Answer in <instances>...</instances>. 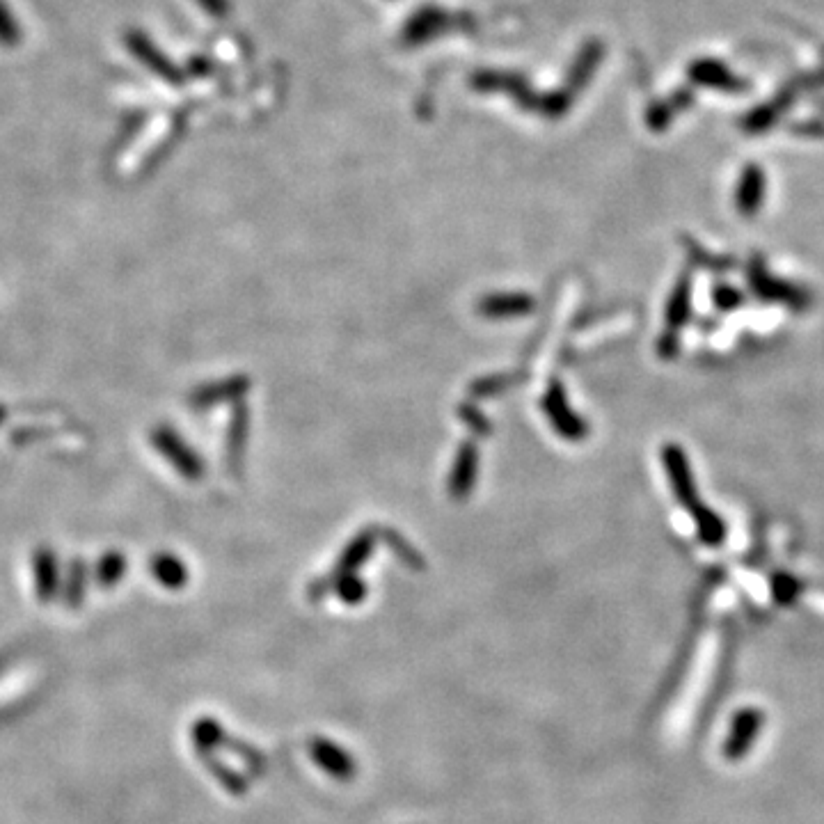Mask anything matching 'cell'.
I'll return each mask as SVG.
<instances>
[{
  "label": "cell",
  "mask_w": 824,
  "mask_h": 824,
  "mask_svg": "<svg viewBox=\"0 0 824 824\" xmlns=\"http://www.w3.org/2000/svg\"><path fill=\"white\" fill-rule=\"evenodd\" d=\"M667 319H669L671 328H680L689 319V280L687 277L678 284L676 293H673Z\"/></svg>",
  "instance_id": "7"
},
{
  "label": "cell",
  "mask_w": 824,
  "mask_h": 824,
  "mask_svg": "<svg viewBox=\"0 0 824 824\" xmlns=\"http://www.w3.org/2000/svg\"><path fill=\"white\" fill-rule=\"evenodd\" d=\"M763 195H765V177L756 165H751V168L744 170L742 179H740L738 195H735V206H738V211L744 218H751V216H756L760 206H763Z\"/></svg>",
  "instance_id": "4"
},
{
  "label": "cell",
  "mask_w": 824,
  "mask_h": 824,
  "mask_svg": "<svg viewBox=\"0 0 824 824\" xmlns=\"http://www.w3.org/2000/svg\"><path fill=\"white\" fill-rule=\"evenodd\" d=\"M749 287L754 289L760 300H767V303H783L797 314H802L811 307V293L797 287V284L770 275L760 259H754L749 264Z\"/></svg>",
  "instance_id": "1"
},
{
  "label": "cell",
  "mask_w": 824,
  "mask_h": 824,
  "mask_svg": "<svg viewBox=\"0 0 824 824\" xmlns=\"http://www.w3.org/2000/svg\"><path fill=\"white\" fill-rule=\"evenodd\" d=\"M664 465H667L673 493H676L678 502L685 504L689 511H694L699 506V497H696V486L692 479V470H689L687 456L680 447H667L664 449Z\"/></svg>",
  "instance_id": "3"
},
{
  "label": "cell",
  "mask_w": 824,
  "mask_h": 824,
  "mask_svg": "<svg viewBox=\"0 0 824 824\" xmlns=\"http://www.w3.org/2000/svg\"><path fill=\"white\" fill-rule=\"evenodd\" d=\"M712 300H715L719 312H733V309L744 305V293L731 287V284H717L715 291H712Z\"/></svg>",
  "instance_id": "8"
},
{
  "label": "cell",
  "mask_w": 824,
  "mask_h": 824,
  "mask_svg": "<svg viewBox=\"0 0 824 824\" xmlns=\"http://www.w3.org/2000/svg\"><path fill=\"white\" fill-rule=\"evenodd\" d=\"M802 593V582L788 573H774L772 575V596L779 605H792Z\"/></svg>",
  "instance_id": "6"
},
{
  "label": "cell",
  "mask_w": 824,
  "mask_h": 824,
  "mask_svg": "<svg viewBox=\"0 0 824 824\" xmlns=\"http://www.w3.org/2000/svg\"><path fill=\"white\" fill-rule=\"evenodd\" d=\"M692 515H694L696 527H699V538L705 545H710V548H717V545L724 543L726 522L721 520L715 511L705 509L703 504H699L692 511Z\"/></svg>",
  "instance_id": "5"
},
{
  "label": "cell",
  "mask_w": 824,
  "mask_h": 824,
  "mask_svg": "<svg viewBox=\"0 0 824 824\" xmlns=\"http://www.w3.org/2000/svg\"><path fill=\"white\" fill-rule=\"evenodd\" d=\"M763 726L765 712L760 708H742L735 712L731 721V731H728V738L724 742V758L733 760V763L747 758L749 751L754 749Z\"/></svg>",
  "instance_id": "2"
}]
</instances>
